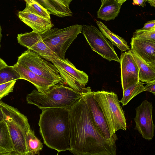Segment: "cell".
Instances as JSON below:
<instances>
[{"label": "cell", "mask_w": 155, "mask_h": 155, "mask_svg": "<svg viewBox=\"0 0 155 155\" xmlns=\"http://www.w3.org/2000/svg\"><path fill=\"white\" fill-rule=\"evenodd\" d=\"M83 94L69 109V151L74 155H116V143L101 135Z\"/></svg>", "instance_id": "obj_1"}, {"label": "cell", "mask_w": 155, "mask_h": 155, "mask_svg": "<svg viewBox=\"0 0 155 155\" xmlns=\"http://www.w3.org/2000/svg\"><path fill=\"white\" fill-rule=\"evenodd\" d=\"M51 62L58 70L63 81L68 87L83 93L91 91L90 87H85L88 81V75L77 69L68 58L55 57L51 58Z\"/></svg>", "instance_id": "obj_8"}, {"label": "cell", "mask_w": 155, "mask_h": 155, "mask_svg": "<svg viewBox=\"0 0 155 155\" xmlns=\"http://www.w3.org/2000/svg\"><path fill=\"white\" fill-rule=\"evenodd\" d=\"M83 95L95 125L101 135L108 141L116 143L117 137L116 134L112 135L111 134L103 112L93 97V91L85 93Z\"/></svg>", "instance_id": "obj_13"}, {"label": "cell", "mask_w": 155, "mask_h": 155, "mask_svg": "<svg viewBox=\"0 0 155 155\" xmlns=\"http://www.w3.org/2000/svg\"><path fill=\"white\" fill-rule=\"evenodd\" d=\"M147 2L149 3L151 6L155 7V0H147Z\"/></svg>", "instance_id": "obj_33"}, {"label": "cell", "mask_w": 155, "mask_h": 155, "mask_svg": "<svg viewBox=\"0 0 155 155\" xmlns=\"http://www.w3.org/2000/svg\"><path fill=\"white\" fill-rule=\"evenodd\" d=\"M3 120L7 126L14 151L19 155H26L25 135L31 129L27 117L18 109L0 101Z\"/></svg>", "instance_id": "obj_4"}, {"label": "cell", "mask_w": 155, "mask_h": 155, "mask_svg": "<svg viewBox=\"0 0 155 155\" xmlns=\"http://www.w3.org/2000/svg\"><path fill=\"white\" fill-rule=\"evenodd\" d=\"M16 80L0 84V100L13 91Z\"/></svg>", "instance_id": "obj_27"}, {"label": "cell", "mask_w": 155, "mask_h": 155, "mask_svg": "<svg viewBox=\"0 0 155 155\" xmlns=\"http://www.w3.org/2000/svg\"><path fill=\"white\" fill-rule=\"evenodd\" d=\"M6 65L5 62L0 58V70L4 68Z\"/></svg>", "instance_id": "obj_32"}, {"label": "cell", "mask_w": 155, "mask_h": 155, "mask_svg": "<svg viewBox=\"0 0 155 155\" xmlns=\"http://www.w3.org/2000/svg\"><path fill=\"white\" fill-rule=\"evenodd\" d=\"M130 50L138 68L140 81L147 83L155 81V66L147 64L133 51Z\"/></svg>", "instance_id": "obj_19"}, {"label": "cell", "mask_w": 155, "mask_h": 155, "mask_svg": "<svg viewBox=\"0 0 155 155\" xmlns=\"http://www.w3.org/2000/svg\"><path fill=\"white\" fill-rule=\"evenodd\" d=\"M131 50L147 64L155 66V42L132 38Z\"/></svg>", "instance_id": "obj_15"}, {"label": "cell", "mask_w": 155, "mask_h": 155, "mask_svg": "<svg viewBox=\"0 0 155 155\" xmlns=\"http://www.w3.org/2000/svg\"><path fill=\"white\" fill-rule=\"evenodd\" d=\"M82 25L75 24L63 28H51L41 35L46 45L59 57L65 58L71 45L82 31Z\"/></svg>", "instance_id": "obj_6"}, {"label": "cell", "mask_w": 155, "mask_h": 155, "mask_svg": "<svg viewBox=\"0 0 155 155\" xmlns=\"http://www.w3.org/2000/svg\"><path fill=\"white\" fill-rule=\"evenodd\" d=\"M0 155H19L13 151L5 152H0Z\"/></svg>", "instance_id": "obj_31"}, {"label": "cell", "mask_w": 155, "mask_h": 155, "mask_svg": "<svg viewBox=\"0 0 155 155\" xmlns=\"http://www.w3.org/2000/svg\"><path fill=\"white\" fill-rule=\"evenodd\" d=\"M152 104L147 100L143 101L135 109L136 115L134 119L135 123L134 129L137 130L144 139L150 140L154 134Z\"/></svg>", "instance_id": "obj_10"}, {"label": "cell", "mask_w": 155, "mask_h": 155, "mask_svg": "<svg viewBox=\"0 0 155 155\" xmlns=\"http://www.w3.org/2000/svg\"><path fill=\"white\" fill-rule=\"evenodd\" d=\"M14 151L10 136L6 123L0 121V152Z\"/></svg>", "instance_id": "obj_22"}, {"label": "cell", "mask_w": 155, "mask_h": 155, "mask_svg": "<svg viewBox=\"0 0 155 155\" xmlns=\"http://www.w3.org/2000/svg\"><path fill=\"white\" fill-rule=\"evenodd\" d=\"M133 38L155 42V29L150 30H145L142 28L136 30L133 33Z\"/></svg>", "instance_id": "obj_26"}, {"label": "cell", "mask_w": 155, "mask_h": 155, "mask_svg": "<svg viewBox=\"0 0 155 155\" xmlns=\"http://www.w3.org/2000/svg\"><path fill=\"white\" fill-rule=\"evenodd\" d=\"M26 7L22 11L35 15L41 17L51 19L47 9L39 4L36 0H25Z\"/></svg>", "instance_id": "obj_24"}, {"label": "cell", "mask_w": 155, "mask_h": 155, "mask_svg": "<svg viewBox=\"0 0 155 155\" xmlns=\"http://www.w3.org/2000/svg\"><path fill=\"white\" fill-rule=\"evenodd\" d=\"M42 111L38 125L44 143L58 152L69 150V109L52 108Z\"/></svg>", "instance_id": "obj_2"}, {"label": "cell", "mask_w": 155, "mask_h": 155, "mask_svg": "<svg viewBox=\"0 0 155 155\" xmlns=\"http://www.w3.org/2000/svg\"><path fill=\"white\" fill-rule=\"evenodd\" d=\"M126 0H101L97 12V18L105 21L114 20L120 12L122 4Z\"/></svg>", "instance_id": "obj_18"}, {"label": "cell", "mask_w": 155, "mask_h": 155, "mask_svg": "<svg viewBox=\"0 0 155 155\" xmlns=\"http://www.w3.org/2000/svg\"><path fill=\"white\" fill-rule=\"evenodd\" d=\"M145 83L146 84V85L144 86L145 91L150 92L155 95V81Z\"/></svg>", "instance_id": "obj_28"}, {"label": "cell", "mask_w": 155, "mask_h": 155, "mask_svg": "<svg viewBox=\"0 0 155 155\" xmlns=\"http://www.w3.org/2000/svg\"><path fill=\"white\" fill-rule=\"evenodd\" d=\"M20 76V79L27 80L33 84L39 92L43 93L54 85L55 83L41 77L17 62L12 66Z\"/></svg>", "instance_id": "obj_14"}, {"label": "cell", "mask_w": 155, "mask_h": 155, "mask_svg": "<svg viewBox=\"0 0 155 155\" xmlns=\"http://www.w3.org/2000/svg\"><path fill=\"white\" fill-rule=\"evenodd\" d=\"M17 63L57 84H61L63 82L58 70L52 63L30 49H28L18 57Z\"/></svg>", "instance_id": "obj_7"}, {"label": "cell", "mask_w": 155, "mask_h": 155, "mask_svg": "<svg viewBox=\"0 0 155 155\" xmlns=\"http://www.w3.org/2000/svg\"><path fill=\"white\" fill-rule=\"evenodd\" d=\"M2 29L1 28V26L0 24V49L1 48V40L2 39Z\"/></svg>", "instance_id": "obj_34"}, {"label": "cell", "mask_w": 155, "mask_h": 155, "mask_svg": "<svg viewBox=\"0 0 155 155\" xmlns=\"http://www.w3.org/2000/svg\"><path fill=\"white\" fill-rule=\"evenodd\" d=\"M145 30H150L155 29V20H154L147 21L145 23L142 28Z\"/></svg>", "instance_id": "obj_29"}, {"label": "cell", "mask_w": 155, "mask_h": 155, "mask_svg": "<svg viewBox=\"0 0 155 155\" xmlns=\"http://www.w3.org/2000/svg\"><path fill=\"white\" fill-rule=\"evenodd\" d=\"M18 43L37 54L42 58L50 62L53 58L58 57L43 41L41 35L32 31L18 35Z\"/></svg>", "instance_id": "obj_11"}, {"label": "cell", "mask_w": 155, "mask_h": 155, "mask_svg": "<svg viewBox=\"0 0 155 155\" xmlns=\"http://www.w3.org/2000/svg\"><path fill=\"white\" fill-rule=\"evenodd\" d=\"M147 1V0H133V5H138L143 7L144 6H146L145 2Z\"/></svg>", "instance_id": "obj_30"}, {"label": "cell", "mask_w": 155, "mask_h": 155, "mask_svg": "<svg viewBox=\"0 0 155 155\" xmlns=\"http://www.w3.org/2000/svg\"><path fill=\"white\" fill-rule=\"evenodd\" d=\"M120 59L121 85L123 92L140 81L139 69L130 50L122 53Z\"/></svg>", "instance_id": "obj_12"}, {"label": "cell", "mask_w": 155, "mask_h": 155, "mask_svg": "<svg viewBox=\"0 0 155 155\" xmlns=\"http://www.w3.org/2000/svg\"><path fill=\"white\" fill-rule=\"evenodd\" d=\"M96 23L101 32L105 37L109 39L113 45L117 46L122 52L130 49L127 42L124 38L111 31L101 21H97Z\"/></svg>", "instance_id": "obj_20"}, {"label": "cell", "mask_w": 155, "mask_h": 155, "mask_svg": "<svg viewBox=\"0 0 155 155\" xmlns=\"http://www.w3.org/2000/svg\"><path fill=\"white\" fill-rule=\"evenodd\" d=\"M84 93L58 84L43 93L33 90L27 95L26 100L28 104L35 105L41 110L52 108L69 109Z\"/></svg>", "instance_id": "obj_3"}, {"label": "cell", "mask_w": 155, "mask_h": 155, "mask_svg": "<svg viewBox=\"0 0 155 155\" xmlns=\"http://www.w3.org/2000/svg\"><path fill=\"white\" fill-rule=\"evenodd\" d=\"M20 79V76L13 66L6 65L0 70V84Z\"/></svg>", "instance_id": "obj_25"}, {"label": "cell", "mask_w": 155, "mask_h": 155, "mask_svg": "<svg viewBox=\"0 0 155 155\" xmlns=\"http://www.w3.org/2000/svg\"><path fill=\"white\" fill-rule=\"evenodd\" d=\"M47 9L50 15L64 18L72 16L73 13L69 8L72 0H36Z\"/></svg>", "instance_id": "obj_17"}, {"label": "cell", "mask_w": 155, "mask_h": 155, "mask_svg": "<svg viewBox=\"0 0 155 155\" xmlns=\"http://www.w3.org/2000/svg\"><path fill=\"white\" fill-rule=\"evenodd\" d=\"M93 97L101 109L111 134L117 130H126L127 124L124 112L117 95L104 91H93Z\"/></svg>", "instance_id": "obj_5"}, {"label": "cell", "mask_w": 155, "mask_h": 155, "mask_svg": "<svg viewBox=\"0 0 155 155\" xmlns=\"http://www.w3.org/2000/svg\"><path fill=\"white\" fill-rule=\"evenodd\" d=\"M143 82L139 81L128 87L123 92V97L119 101L123 106L127 105L134 97L141 93L145 91Z\"/></svg>", "instance_id": "obj_23"}, {"label": "cell", "mask_w": 155, "mask_h": 155, "mask_svg": "<svg viewBox=\"0 0 155 155\" xmlns=\"http://www.w3.org/2000/svg\"><path fill=\"white\" fill-rule=\"evenodd\" d=\"M82 33L91 49L103 58L110 61L120 63L112 43L95 27L92 25H82Z\"/></svg>", "instance_id": "obj_9"}, {"label": "cell", "mask_w": 155, "mask_h": 155, "mask_svg": "<svg viewBox=\"0 0 155 155\" xmlns=\"http://www.w3.org/2000/svg\"><path fill=\"white\" fill-rule=\"evenodd\" d=\"M26 155H39L43 147V144L35 134L34 131L30 129L25 137Z\"/></svg>", "instance_id": "obj_21"}, {"label": "cell", "mask_w": 155, "mask_h": 155, "mask_svg": "<svg viewBox=\"0 0 155 155\" xmlns=\"http://www.w3.org/2000/svg\"><path fill=\"white\" fill-rule=\"evenodd\" d=\"M3 117L2 111L0 107V121L3 120Z\"/></svg>", "instance_id": "obj_35"}, {"label": "cell", "mask_w": 155, "mask_h": 155, "mask_svg": "<svg viewBox=\"0 0 155 155\" xmlns=\"http://www.w3.org/2000/svg\"><path fill=\"white\" fill-rule=\"evenodd\" d=\"M19 19L32 29V31L40 35L51 29L54 25L51 19L38 16L33 14L20 11Z\"/></svg>", "instance_id": "obj_16"}]
</instances>
